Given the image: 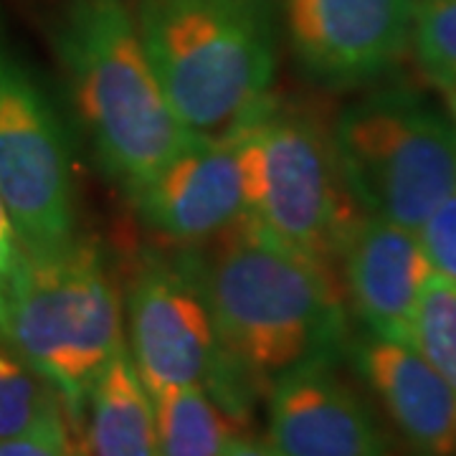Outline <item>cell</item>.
<instances>
[{"mask_svg":"<svg viewBox=\"0 0 456 456\" xmlns=\"http://www.w3.org/2000/svg\"><path fill=\"white\" fill-rule=\"evenodd\" d=\"M51 428H74L64 398L0 340V439Z\"/></svg>","mask_w":456,"mask_h":456,"instance_id":"obj_16","label":"cell"},{"mask_svg":"<svg viewBox=\"0 0 456 456\" xmlns=\"http://www.w3.org/2000/svg\"><path fill=\"white\" fill-rule=\"evenodd\" d=\"M125 340L150 395L203 386L218 368V342L206 299L185 261L147 256L125 299Z\"/></svg>","mask_w":456,"mask_h":456,"instance_id":"obj_8","label":"cell"},{"mask_svg":"<svg viewBox=\"0 0 456 456\" xmlns=\"http://www.w3.org/2000/svg\"><path fill=\"white\" fill-rule=\"evenodd\" d=\"M0 456H84L74 428H51L0 439Z\"/></svg>","mask_w":456,"mask_h":456,"instance_id":"obj_20","label":"cell"},{"mask_svg":"<svg viewBox=\"0 0 456 456\" xmlns=\"http://www.w3.org/2000/svg\"><path fill=\"white\" fill-rule=\"evenodd\" d=\"M419 0H281L299 69L347 89L383 79L411 51Z\"/></svg>","mask_w":456,"mask_h":456,"instance_id":"obj_9","label":"cell"},{"mask_svg":"<svg viewBox=\"0 0 456 456\" xmlns=\"http://www.w3.org/2000/svg\"><path fill=\"white\" fill-rule=\"evenodd\" d=\"M244 167V224L338 274L347 236L365 216L342 175L320 114L274 94L233 127Z\"/></svg>","mask_w":456,"mask_h":456,"instance_id":"obj_4","label":"cell"},{"mask_svg":"<svg viewBox=\"0 0 456 456\" xmlns=\"http://www.w3.org/2000/svg\"><path fill=\"white\" fill-rule=\"evenodd\" d=\"M431 264L419 233L365 213L338 259V279L347 307L368 335L413 345V320Z\"/></svg>","mask_w":456,"mask_h":456,"instance_id":"obj_12","label":"cell"},{"mask_svg":"<svg viewBox=\"0 0 456 456\" xmlns=\"http://www.w3.org/2000/svg\"><path fill=\"white\" fill-rule=\"evenodd\" d=\"M53 44L99 163L127 196L198 137L170 110L127 0H66Z\"/></svg>","mask_w":456,"mask_h":456,"instance_id":"obj_2","label":"cell"},{"mask_svg":"<svg viewBox=\"0 0 456 456\" xmlns=\"http://www.w3.org/2000/svg\"><path fill=\"white\" fill-rule=\"evenodd\" d=\"M378 403L416 456H456V395L413 347L368 335L353 347Z\"/></svg>","mask_w":456,"mask_h":456,"instance_id":"obj_13","label":"cell"},{"mask_svg":"<svg viewBox=\"0 0 456 456\" xmlns=\"http://www.w3.org/2000/svg\"><path fill=\"white\" fill-rule=\"evenodd\" d=\"M130 198L142 224L173 244H211L244 224V167L233 130L196 137Z\"/></svg>","mask_w":456,"mask_h":456,"instance_id":"obj_10","label":"cell"},{"mask_svg":"<svg viewBox=\"0 0 456 456\" xmlns=\"http://www.w3.org/2000/svg\"><path fill=\"white\" fill-rule=\"evenodd\" d=\"M158 456H221L241 426L203 386H178L152 395Z\"/></svg>","mask_w":456,"mask_h":456,"instance_id":"obj_15","label":"cell"},{"mask_svg":"<svg viewBox=\"0 0 456 456\" xmlns=\"http://www.w3.org/2000/svg\"><path fill=\"white\" fill-rule=\"evenodd\" d=\"M132 8L152 74L188 132L221 134L272 94L274 0H137Z\"/></svg>","mask_w":456,"mask_h":456,"instance_id":"obj_3","label":"cell"},{"mask_svg":"<svg viewBox=\"0 0 456 456\" xmlns=\"http://www.w3.org/2000/svg\"><path fill=\"white\" fill-rule=\"evenodd\" d=\"M413 347L456 395V284L431 272L413 320Z\"/></svg>","mask_w":456,"mask_h":456,"instance_id":"obj_17","label":"cell"},{"mask_svg":"<svg viewBox=\"0 0 456 456\" xmlns=\"http://www.w3.org/2000/svg\"><path fill=\"white\" fill-rule=\"evenodd\" d=\"M185 259L206 299L218 368L206 391L241 426L254 398L297 365L332 358L345 342V297L332 269L239 224Z\"/></svg>","mask_w":456,"mask_h":456,"instance_id":"obj_1","label":"cell"},{"mask_svg":"<svg viewBox=\"0 0 456 456\" xmlns=\"http://www.w3.org/2000/svg\"><path fill=\"white\" fill-rule=\"evenodd\" d=\"M342 175L362 213L419 231L456 188V119L406 86L368 92L332 122Z\"/></svg>","mask_w":456,"mask_h":456,"instance_id":"obj_6","label":"cell"},{"mask_svg":"<svg viewBox=\"0 0 456 456\" xmlns=\"http://www.w3.org/2000/svg\"><path fill=\"white\" fill-rule=\"evenodd\" d=\"M411 51L428 82L456 89V0H419Z\"/></svg>","mask_w":456,"mask_h":456,"instance_id":"obj_18","label":"cell"},{"mask_svg":"<svg viewBox=\"0 0 456 456\" xmlns=\"http://www.w3.org/2000/svg\"><path fill=\"white\" fill-rule=\"evenodd\" d=\"M89 456H158L155 406L127 353L112 360L86 395Z\"/></svg>","mask_w":456,"mask_h":456,"instance_id":"obj_14","label":"cell"},{"mask_svg":"<svg viewBox=\"0 0 456 456\" xmlns=\"http://www.w3.org/2000/svg\"><path fill=\"white\" fill-rule=\"evenodd\" d=\"M446 97H449V112L454 114V119H456V89H449V92H446Z\"/></svg>","mask_w":456,"mask_h":456,"instance_id":"obj_23","label":"cell"},{"mask_svg":"<svg viewBox=\"0 0 456 456\" xmlns=\"http://www.w3.org/2000/svg\"><path fill=\"white\" fill-rule=\"evenodd\" d=\"M266 441L281 456H395L373 408L332 358L307 360L274 380Z\"/></svg>","mask_w":456,"mask_h":456,"instance_id":"obj_11","label":"cell"},{"mask_svg":"<svg viewBox=\"0 0 456 456\" xmlns=\"http://www.w3.org/2000/svg\"><path fill=\"white\" fill-rule=\"evenodd\" d=\"M416 233L431 272L456 284V188L428 213Z\"/></svg>","mask_w":456,"mask_h":456,"instance_id":"obj_19","label":"cell"},{"mask_svg":"<svg viewBox=\"0 0 456 456\" xmlns=\"http://www.w3.org/2000/svg\"><path fill=\"white\" fill-rule=\"evenodd\" d=\"M221 456H281L269 444V441H261V439H254V436H246V434H236L233 439L228 441L226 452Z\"/></svg>","mask_w":456,"mask_h":456,"instance_id":"obj_22","label":"cell"},{"mask_svg":"<svg viewBox=\"0 0 456 456\" xmlns=\"http://www.w3.org/2000/svg\"><path fill=\"white\" fill-rule=\"evenodd\" d=\"M0 340L59 391L71 424L82 431L92 386L127 353L125 307L97 246L77 239L53 254L23 251Z\"/></svg>","mask_w":456,"mask_h":456,"instance_id":"obj_5","label":"cell"},{"mask_svg":"<svg viewBox=\"0 0 456 456\" xmlns=\"http://www.w3.org/2000/svg\"><path fill=\"white\" fill-rule=\"evenodd\" d=\"M20 256H23V248H20V241H18L11 213L5 208V200L0 196V320H3L5 299L11 294V284H13V277H16Z\"/></svg>","mask_w":456,"mask_h":456,"instance_id":"obj_21","label":"cell"},{"mask_svg":"<svg viewBox=\"0 0 456 456\" xmlns=\"http://www.w3.org/2000/svg\"><path fill=\"white\" fill-rule=\"evenodd\" d=\"M0 196L20 248L41 256L79 239L64 125L33 71L0 33Z\"/></svg>","mask_w":456,"mask_h":456,"instance_id":"obj_7","label":"cell"}]
</instances>
